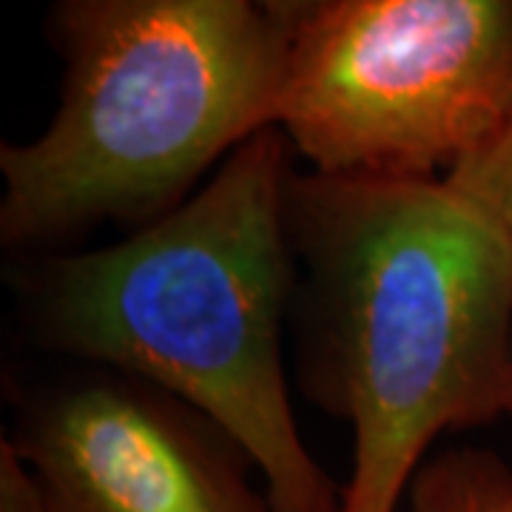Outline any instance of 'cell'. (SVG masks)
I'll list each match as a JSON object with an SVG mask.
<instances>
[{
	"instance_id": "6",
	"label": "cell",
	"mask_w": 512,
	"mask_h": 512,
	"mask_svg": "<svg viewBox=\"0 0 512 512\" xmlns=\"http://www.w3.org/2000/svg\"><path fill=\"white\" fill-rule=\"evenodd\" d=\"M410 512H512V467L487 447H447L419 467Z\"/></svg>"
},
{
	"instance_id": "2",
	"label": "cell",
	"mask_w": 512,
	"mask_h": 512,
	"mask_svg": "<svg viewBox=\"0 0 512 512\" xmlns=\"http://www.w3.org/2000/svg\"><path fill=\"white\" fill-rule=\"evenodd\" d=\"M293 171L291 143L265 128L163 220L106 248L20 256L9 288L35 345L154 384L220 424L274 512H342L285 382Z\"/></svg>"
},
{
	"instance_id": "3",
	"label": "cell",
	"mask_w": 512,
	"mask_h": 512,
	"mask_svg": "<svg viewBox=\"0 0 512 512\" xmlns=\"http://www.w3.org/2000/svg\"><path fill=\"white\" fill-rule=\"evenodd\" d=\"M49 40L63 57L55 117L0 146V242L20 256L163 220L208 168L276 128L274 0H60Z\"/></svg>"
},
{
	"instance_id": "4",
	"label": "cell",
	"mask_w": 512,
	"mask_h": 512,
	"mask_svg": "<svg viewBox=\"0 0 512 512\" xmlns=\"http://www.w3.org/2000/svg\"><path fill=\"white\" fill-rule=\"evenodd\" d=\"M276 128L325 177L447 180L512 117V0H274Z\"/></svg>"
},
{
	"instance_id": "1",
	"label": "cell",
	"mask_w": 512,
	"mask_h": 512,
	"mask_svg": "<svg viewBox=\"0 0 512 512\" xmlns=\"http://www.w3.org/2000/svg\"><path fill=\"white\" fill-rule=\"evenodd\" d=\"M299 384L353 433L342 512H399L441 433L512 419V242L444 180L293 171Z\"/></svg>"
},
{
	"instance_id": "7",
	"label": "cell",
	"mask_w": 512,
	"mask_h": 512,
	"mask_svg": "<svg viewBox=\"0 0 512 512\" xmlns=\"http://www.w3.org/2000/svg\"><path fill=\"white\" fill-rule=\"evenodd\" d=\"M478 205L512 242V117L487 146L444 180Z\"/></svg>"
},
{
	"instance_id": "5",
	"label": "cell",
	"mask_w": 512,
	"mask_h": 512,
	"mask_svg": "<svg viewBox=\"0 0 512 512\" xmlns=\"http://www.w3.org/2000/svg\"><path fill=\"white\" fill-rule=\"evenodd\" d=\"M12 441L49 512H274L220 424L106 367L37 390Z\"/></svg>"
},
{
	"instance_id": "8",
	"label": "cell",
	"mask_w": 512,
	"mask_h": 512,
	"mask_svg": "<svg viewBox=\"0 0 512 512\" xmlns=\"http://www.w3.org/2000/svg\"><path fill=\"white\" fill-rule=\"evenodd\" d=\"M0 512H49L43 484L15 441H0Z\"/></svg>"
}]
</instances>
